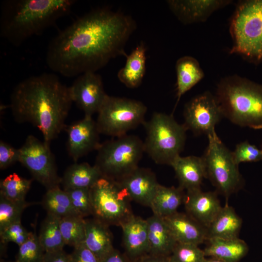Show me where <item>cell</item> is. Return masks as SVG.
Listing matches in <instances>:
<instances>
[{
    "label": "cell",
    "mask_w": 262,
    "mask_h": 262,
    "mask_svg": "<svg viewBox=\"0 0 262 262\" xmlns=\"http://www.w3.org/2000/svg\"><path fill=\"white\" fill-rule=\"evenodd\" d=\"M136 28L134 20L122 12L107 8L93 10L52 38L47 65L66 77L96 72L117 56H127L125 47Z\"/></svg>",
    "instance_id": "obj_1"
},
{
    "label": "cell",
    "mask_w": 262,
    "mask_h": 262,
    "mask_svg": "<svg viewBox=\"0 0 262 262\" xmlns=\"http://www.w3.org/2000/svg\"><path fill=\"white\" fill-rule=\"evenodd\" d=\"M72 103L69 87L56 75L44 73L28 77L15 87L10 107L16 122L32 124L50 143L65 128Z\"/></svg>",
    "instance_id": "obj_2"
},
{
    "label": "cell",
    "mask_w": 262,
    "mask_h": 262,
    "mask_svg": "<svg viewBox=\"0 0 262 262\" xmlns=\"http://www.w3.org/2000/svg\"><path fill=\"white\" fill-rule=\"evenodd\" d=\"M73 0H8L2 3L0 19L1 37L18 46L41 33L67 15Z\"/></svg>",
    "instance_id": "obj_3"
},
{
    "label": "cell",
    "mask_w": 262,
    "mask_h": 262,
    "mask_svg": "<svg viewBox=\"0 0 262 262\" xmlns=\"http://www.w3.org/2000/svg\"><path fill=\"white\" fill-rule=\"evenodd\" d=\"M223 116L241 127L262 129V84L237 75L222 79L215 96Z\"/></svg>",
    "instance_id": "obj_4"
},
{
    "label": "cell",
    "mask_w": 262,
    "mask_h": 262,
    "mask_svg": "<svg viewBox=\"0 0 262 262\" xmlns=\"http://www.w3.org/2000/svg\"><path fill=\"white\" fill-rule=\"evenodd\" d=\"M230 54L240 55L254 65L262 62V0L237 2L231 17Z\"/></svg>",
    "instance_id": "obj_5"
},
{
    "label": "cell",
    "mask_w": 262,
    "mask_h": 262,
    "mask_svg": "<svg viewBox=\"0 0 262 262\" xmlns=\"http://www.w3.org/2000/svg\"><path fill=\"white\" fill-rule=\"evenodd\" d=\"M143 125L145 152L156 164L170 165L184 148L187 130L172 115L159 112L154 113Z\"/></svg>",
    "instance_id": "obj_6"
},
{
    "label": "cell",
    "mask_w": 262,
    "mask_h": 262,
    "mask_svg": "<svg viewBox=\"0 0 262 262\" xmlns=\"http://www.w3.org/2000/svg\"><path fill=\"white\" fill-rule=\"evenodd\" d=\"M95 164L102 177L119 180L136 168L145 152L137 136L125 134L101 143Z\"/></svg>",
    "instance_id": "obj_7"
},
{
    "label": "cell",
    "mask_w": 262,
    "mask_h": 262,
    "mask_svg": "<svg viewBox=\"0 0 262 262\" xmlns=\"http://www.w3.org/2000/svg\"><path fill=\"white\" fill-rule=\"evenodd\" d=\"M147 112L140 101L107 95L98 112L97 128L100 134L121 136L143 124Z\"/></svg>",
    "instance_id": "obj_8"
},
{
    "label": "cell",
    "mask_w": 262,
    "mask_h": 262,
    "mask_svg": "<svg viewBox=\"0 0 262 262\" xmlns=\"http://www.w3.org/2000/svg\"><path fill=\"white\" fill-rule=\"evenodd\" d=\"M209 144L202 157L208 178L217 191L226 197L237 192L244 184L238 165L232 152L224 145L215 131L208 135Z\"/></svg>",
    "instance_id": "obj_9"
},
{
    "label": "cell",
    "mask_w": 262,
    "mask_h": 262,
    "mask_svg": "<svg viewBox=\"0 0 262 262\" xmlns=\"http://www.w3.org/2000/svg\"><path fill=\"white\" fill-rule=\"evenodd\" d=\"M93 217L119 226L133 214L127 193L116 181L101 177L90 188Z\"/></svg>",
    "instance_id": "obj_10"
},
{
    "label": "cell",
    "mask_w": 262,
    "mask_h": 262,
    "mask_svg": "<svg viewBox=\"0 0 262 262\" xmlns=\"http://www.w3.org/2000/svg\"><path fill=\"white\" fill-rule=\"evenodd\" d=\"M18 150L19 162L28 170L34 180L47 190L60 186L61 178L58 174L49 143L29 135Z\"/></svg>",
    "instance_id": "obj_11"
},
{
    "label": "cell",
    "mask_w": 262,
    "mask_h": 262,
    "mask_svg": "<svg viewBox=\"0 0 262 262\" xmlns=\"http://www.w3.org/2000/svg\"><path fill=\"white\" fill-rule=\"evenodd\" d=\"M223 116L215 96L209 91L196 96L188 102L184 110L187 130L196 134L207 135L215 131V126Z\"/></svg>",
    "instance_id": "obj_12"
},
{
    "label": "cell",
    "mask_w": 262,
    "mask_h": 262,
    "mask_svg": "<svg viewBox=\"0 0 262 262\" xmlns=\"http://www.w3.org/2000/svg\"><path fill=\"white\" fill-rule=\"evenodd\" d=\"M73 102L84 113L92 116L98 112L107 95L101 77L94 72H88L77 77L69 86Z\"/></svg>",
    "instance_id": "obj_13"
},
{
    "label": "cell",
    "mask_w": 262,
    "mask_h": 262,
    "mask_svg": "<svg viewBox=\"0 0 262 262\" xmlns=\"http://www.w3.org/2000/svg\"><path fill=\"white\" fill-rule=\"evenodd\" d=\"M67 150L69 155L76 162L82 156L97 150L99 142V132L96 122L92 116L84 117L67 126Z\"/></svg>",
    "instance_id": "obj_14"
},
{
    "label": "cell",
    "mask_w": 262,
    "mask_h": 262,
    "mask_svg": "<svg viewBox=\"0 0 262 262\" xmlns=\"http://www.w3.org/2000/svg\"><path fill=\"white\" fill-rule=\"evenodd\" d=\"M231 0H169L166 2L178 19L185 25L204 22Z\"/></svg>",
    "instance_id": "obj_15"
},
{
    "label": "cell",
    "mask_w": 262,
    "mask_h": 262,
    "mask_svg": "<svg viewBox=\"0 0 262 262\" xmlns=\"http://www.w3.org/2000/svg\"><path fill=\"white\" fill-rule=\"evenodd\" d=\"M117 181L131 200L148 207L160 184L150 169L140 167Z\"/></svg>",
    "instance_id": "obj_16"
},
{
    "label": "cell",
    "mask_w": 262,
    "mask_h": 262,
    "mask_svg": "<svg viewBox=\"0 0 262 262\" xmlns=\"http://www.w3.org/2000/svg\"><path fill=\"white\" fill-rule=\"evenodd\" d=\"M183 203L188 214L206 229L222 207L216 193L201 189L186 191Z\"/></svg>",
    "instance_id": "obj_17"
},
{
    "label": "cell",
    "mask_w": 262,
    "mask_h": 262,
    "mask_svg": "<svg viewBox=\"0 0 262 262\" xmlns=\"http://www.w3.org/2000/svg\"><path fill=\"white\" fill-rule=\"evenodd\" d=\"M120 227L125 254L132 262L148 253L147 220L133 214Z\"/></svg>",
    "instance_id": "obj_18"
},
{
    "label": "cell",
    "mask_w": 262,
    "mask_h": 262,
    "mask_svg": "<svg viewBox=\"0 0 262 262\" xmlns=\"http://www.w3.org/2000/svg\"><path fill=\"white\" fill-rule=\"evenodd\" d=\"M178 180L179 187L186 191L201 189L207 173L202 157L195 156L176 157L171 163Z\"/></svg>",
    "instance_id": "obj_19"
},
{
    "label": "cell",
    "mask_w": 262,
    "mask_h": 262,
    "mask_svg": "<svg viewBox=\"0 0 262 262\" xmlns=\"http://www.w3.org/2000/svg\"><path fill=\"white\" fill-rule=\"evenodd\" d=\"M164 218L177 243L198 246L207 240V229L189 214L177 212Z\"/></svg>",
    "instance_id": "obj_20"
},
{
    "label": "cell",
    "mask_w": 262,
    "mask_h": 262,
    "mask_svg": "<svg viewBox=\"0 0 262 262\" xmlns=\"http://www.w3.org/2000/svg\"><path fill=\"white\" fill-rule=\"evenodd\" d=\"M83 245L102 262L115 248L109 226L93 217L85 219Z\"/></svg>",
    "instance_id": "obj_21"
},
{
    "label": "cell",
    "mask_w": 262,
    "mask_h": 262,
    "mask_svg": "<svg viewBox=\"0 0 262 262\" xmlns=\"http://www.w3.org/2000/svg\"><path fill=\"white\" fill-rule=\"evenodd\" d=\"M146 220L147 225L148 253L170 256L177 242L164 219L153 214Z\"/></svg>",
    "instance_id": "obj_22"
},
{
    "label": "cell",
    "mask_w": 262,
    "mask_h": 262,
    "mask_svg": "<svg viewBox=\"0 0 262 262\" xmlns=\"http://www.w3.org/2000/svg\"><path fill=\"white\" fill-rule=\"evenodd\" d=\"M207 241L208 244L203 249L206 257L214 258L225 262H239L248 252L247 244L239 237L213 238Z\"/></svg>",
    "instance_id": "obj_23"
},
{
    "label": "cell",
    "mask_w": 262,
    "mask_h": 262,
    "mask_svg": "<svg viewBox=\"0 0 262 262\" xmlns=\"http://www.w3.org/2000/svg\"><path fill=\"white\" fill-rule=\"evenodd\" d=\"M242 225V218L227 202L207 229V240L238 238Z\"/></svg>",
    "instance_id": "obj_24"
},
{
    "label": "cell",
    "mask_w": 262,
    "mask_h": 262,
    "mask_svg": "<svg viewBox=\"0 0 262 262\" xmlns=\"http://www.w3.org/2000/svg\"><path fill=\"white\" fill-rule=\"evenodd\" d=\"M146 48L141 42L126 57L125 66L117 73L118 80L130 88L138 87L142 83L146 71Z\"/></svg>",
    "instance_id": "obj_25"
},
{
    "label": "cell",
    "mask_w": 262,
    "mask_h": 262,
    "mask_svg": "<svg viewBox=\"0 0 262 262\" xmlns=\"http://www.w3.org/2000/svg\"><path fill=\"white\" fill-rule=\"evenodd\" d=\"M177 97L176 106L180 98L204 77V71L195 58L184 56L176 62Z\"/></svg>",
    "instance_id": "obj_26"
},
{
    "label": "cell",
    "mask_w": 262,
    "mask_h": 262,
    "mask_svg": "<svg viewBox=\"0 0 262 262\" xmlns=\"http://www.w3.org/2000/svg\"><path fill=\"white\" fill-rule=\"evenodd\" d=\"M102 177L95 165L87 163L74 164L69 166L61 177L63 189L90 188Z\"/></svg>",
    "instance_id": "obj_27"
},
{
    "label": "cell",
    "mask_w": 262,
    "mask_h": 262,
    "mask_svg": "<svg viewBox=\"0 0 262 262\" xmlns=\"http://www.w3.org/2000/svg\"><path fill=\"white\" fill-rule=\"evenodd\" d=\"M180 187L158 186L151 200L149 207L154 215L164 218L177 212L183 203L185 194Z\"/></svg>",
    "instance_id": "obj_28"
},
{
    "label": "cell",
    "mask_w": 262,
    "mask_h": 262,
    "mask_svg": "<svg viewBox=\"0 0 262 262\" xmlns=\"http://www.w3.org/2000/svg\"><path fill=\"white\" fill-rule=\"evenodd\" d=\"M41 203L47 214L60 218L79 215L74 209L68 194L60 186L47 190Z\"/></svg>",
    "instance_id": "obj_29"
},
{
    "label": "cell",
    "mask_w": 262,
    "mask_h": 262,
    "mask_svg": "<svg viewBox=\"0 0 262 262\" xmlns=\"http://www.w3.org/2000/svg\"><path fill=\"white\" fill-rule=\"evenodd\" d=\"M60 219L47 214L42 222L38 237L45 253L64 250L66 246L60 229Z\"/></svg>",
    "instance_id": "obj_30"
},
{
    "label": "cell",
    "mask_w": 262,
    "mask_h": 262,
    "mask_svg": "<svg viewBox=\"0 0 262 262\" xmlns=\"http://www.w3.org/2000/svg\"><path fill=\"white\" fill-rule=\"evenodd\" d=\"M32 180H28L13 173L0 182V195L16 202H23L29 191Z\"/></svg>",
    "instance_id": "obj_31"
},
{
    "label": "cell",
    "mask_w": 262,
    "mask_h": 262,
    "mask_svg": "<svg viewBox=\"0 0 262 262\" xmlns=\"http://www.w3.org/2000/svg\"><path fill=\"white\" fill-rule=\"evenodd\" d=\"M60 227L66 245L77 247L83 244L85 234V219L72 215L60 219Z\"/></svg>",
    "instance_id": "obj_32"
},
{
    "label": "cell",
    "mask_w": 262,
    "mask_h": 262,
    "mask_svg": "<svg viewBox=\"0 0 262 262\" xmlns=\"http://www.w3.org/2000/svg\"><path fill=\"white\" fill-rule=\"evenodd\" d=\"M31 204L16 202L0 195V231L15 222L21 221L24 210Z\"/></svg>",
    "instance_id": "obj_33"
},
{
    "label": "cell",
    "mask_w": 262,
    "mask_h": 262,
    "mask_svg": "<svg viewBox=\"0 0 262 262\" xmlns=\"http://www.w3.org/2000/svg\"><path fill=\"white\" fill-rule=\"evenodd\" d=\"M18 247L16 262H42L45 252L35 230L30 231L26 241Z\"/></svg>",
    "instance_id": "obj_34"
},
{
    "label": "cell",
    "mask_w": 262,
    "mask_h": 262,
    "mask_svg": "<svg viewBox=\"0 0 262 262\" xmlns=\"http://www.w3.org/2000/svg\"><path fill=\"white\" fill-rule=\"evenodd\" d=\"M172 262H204L206 256L198 246L177 243L170 255Z\"/></svg>",
    "instance_id": "obj_35"
},
{
    "label": "cell",
    "mask_w": 262,
    "mask_h": 262,
    "mask_svg": "<svg viewBox=\"0 0 262 262\" xmlns=\"http://www.w3.org/2000/svg\"><path fill=\"white\" fill-rule=\"evenodd\" d=\"M65 191L74 209L79 216L84 218L92 215L90 188H75Z\"/></svg>",
    "instance_id": "obj_36"
},
{
    "label": "cell",
    "mask_w": 262,
    "mask_h": 262,
    "mask_svg": "<svg viewBox=\"0 0 262 262\" xmlns=\"http://www.w3.org/2000/svg\"><path fill=\"white\" fill-rule=\"evenodd\" d=\"M29 232L22 225L21 221H18L9 225L0 231V252L5 253L6 245L14 242L18 246L24 243L28 238Z\"/></svg>",
    "instance_id": "obj_37"
},
{
    "label": "cell",
    "mask_w": 262,
    "mask_h": 262,
    "mask_svg": "<svg viewBox=\"0 0 262 262\" xmlns=\"http://www.w3.org/2000/svg\"><path fill=\"white\" fill-rule=\"evenodd\" d=\"M232 156L235 163L256 162L262 160V150L247 141L237 145Z\"/></svg>",
    "instance_id": "obj_38"
},
{
    "label": "cell",
    "mask_w": 262,
    "mask_h": 262,
    "mask_svg": "<svg viewBox=\"0 0 262 262\" xmlns=\"http://www.w3.org/2000/svg\"><path fill=\"white\" fill-rule=\"evenodd\" d=\"M19 150L7 143L0 142V169H5L16 162H19Z\"/></svg>",
    "instance_id": "obj_39"
},
{
    "label": "cell",
    "mask_w": 262,
    "mask_h": 262,
    "mask_svg": "<svg viewBox=\"0 0 262 262\" xmlns=\"http://www.w3.org/2000/svg\"><path fill=\"white\" fill-rule=\"evenodd\" d=\"M71 262H100L96 256L83 244L74 247L70 254Z\"/></svg>",
    "instance_id": "obj_40"
},
{
    "label": "cell",
    "mask_w": 262,
    "mask_h": 262,
    "mask_svg": "<svg viewBox=\"0 0 262 262\" xmlns=\"http://www.w3.org/2000/svg\"><path fill=\"white\" fill-rule=\"evenodd\" d=\"M42 262H71L70 254L64 250L51 253H45Z\"/></svg>",
    "instance_id": "obj_41"
},
{
    "label": "cell",
    "mask_w": 262,
    "mask_h": 262,
    "mask_svg": "<svg viewBox=\"0 0 262 262\" xmlns=\"http://www.w3.org/2000/svg\"><path fill=\"white\" fill-rule=\"evenodd\" d=\"M132 262H172L170 256H163L147 254Z\"/></svg>",
    "instance_id": "obj_42"
},
{
    "label": "cell",
    "mask_w": 262,
    "mask_h": 262,
    "mask_svg": "<svg viewBox=\"0 0 262 262\" xmlns=\"http://www.w3.org/2000/svg\"><path fill=\"white\" fill-rule=\"evenodd\" d=\"M102 262H132L126 254L114 248Z\"/></svg>",
    "instance_id": "obj_43"
},
{
    "label": "cell",
    "mask_w": 262,
    "mask_h": 262,
    "mask_svg": "<svg viewBox=\"0 0 262 262\" xmlns=\"http://www.w3.org/2000/svg\"><path fill=\"white\" fill-rule=\"evenodd\" d=\"M204 262H225L220 260L219 259L214 258L210 257L208 258H205Z\"/></svg>",
    "instance_id": "obj_44"
},
{
    "label": "cell",
    "mask_w": 262,
    "mask_h": 262,
    "mask_svg": "<svg viewBox=\"0 0 262 262\" xmlns=\"http://www.w3.org/2000/svg\"><path fill=\"white\" fill-rule=\"evenodd\" d=\"M0 262H16V260L15 261H6L3 259H1Z\"/></svg>",
    "instance_id": "obj_45"
},
{
    "label": "cell",
    "mask_w": 262,
    "mask_h": 262,
    "mask_svg": "<svg viewBox=\"0 0 262 262\" xmlns=\"http://www.w3.org/2000/svg\"></svg>",
    "instance_id": "obj_46"
}]
</instances>
